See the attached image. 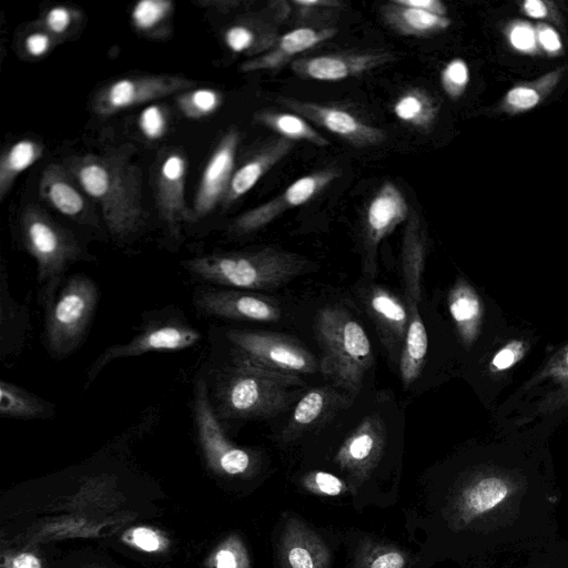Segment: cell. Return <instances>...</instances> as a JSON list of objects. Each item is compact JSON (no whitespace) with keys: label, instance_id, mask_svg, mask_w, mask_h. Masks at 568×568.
I'll return each mask as SVG.
<instances>
[{"label":"cell","instance_id":"cell-24","mask_svg":"<svg viewBox=\"0 0 568 568\" xmlns=\"http://www.w3.org/2000/svg\"><path fill=\"white\" fill-rule=\"evenodd\" d=\"M280 552L282 568H325L329 560L322 540L296 520L287 523Z\"/></svg>","mask_w":568,"mask_h":568},{"label":"cell","instance_id":"cell-37","mask_svg":"<svg viewBox=\"0 0 568 568\" xmlns=\"http://www.w3.org/2000/svg\"><path fill=\"white\" fill-rule=\"evenodd\" d=\"M222 103V95L213 89H191L176 97V104L184 116L201 119L214 113Z\"/></svg>","mask_w":568,"mask_h":568},{"label":"cell","instance_id":"cell-45","mask_svg":"<svg viewBox=\"0 0 568 568\" xmlns=\"http://www.w3.org/2000/svg\"><path fill=\"white\" fill-rule=\"evenodd\" d=\"M306 486L328 496L339 495L345 486L336 476L325 473L316 471L306 478Z\"/></svg>","mask_w":568,"mask_h":568},{"label":"cell","instance_id":"cell-9","mask_svg":"<svg viewBox=\"0 0 568 568\" xmlns=\"http://www.w3.org/2000/svg\"><path fill=\"white\" fill-rule=\"evenodd\" d=\"M200 339V331L189 324L181 322L153 324L126 343L110 346L100 354L88 371L85 386L113 361L151 352L181 351L195 345Z\"/></svg>","mask_w":568,"mask_h":568},{"label":"cell","instance_id":"cell-2","mask_svg":"<svg viewBox=\"0 0 568 568\" xmlns=\"http://www.w3.org/2000/svg\"><path fill=\"white\" fill-rule=\"evenodd\" d=\"M302 386L298 375L270 371L236 354L215 384L213 408L219 419L270 417L288 407Z\"/></svg>","mask_w":568,"mask_h":568},{"label":"cell","instance_id":"cell-21","mask_svg":"<svg viewBox=\"0 0 568 568\" xmlns=\"http://www.w3.org/2000/svg\"><path fill=\"white\" fill-rule=\"evenodd\" d=\"M366 307L376 323L383 342L389 352L397 355L403 348L408 328V308L396 295L381 286L369 291Z\"/></svg>","mask_w":568,"mask_h":568},{"label":"cell","instance_id":"cell-28","mask_svg":"<svg viewBox=\"0 0 568 568\" xmlns=\"http://www.w3.org/2000/svg\"><path fill=\"white\" fill-rule=\"evenodd\" d=\"M566 70L567 65H560L532 81L511 87L495 110L514 115L535 109L556 89Z\"/></svg>","mask_w":568,"mask_h":568},{"label":"cell","instance_id":"cell-8","mask_svg":"<svg viewBox=\"0 0 568 568\" xmlns=\"http://www.w3.org/2000/svg\"><path fill=\"white\" fill-rule=\"evenodd\" d=\"M195 85L192 79L172 74L122 78L95 94L93 110L98 115L110 116L131 106L180 94Z\"/></svg>","mask_w":568,"mask_h":568},{"label":"cell","instance_id":"cell-17","mask_svg":"<svg viewBox=\"0 0 568 568\" xmlns=\"http://www.w3.org/2000/svg\"><path fill=\"white\" fill-rule=\"evenodd\" d=\"M516 491V483L504 474L478 475L457 496L458 517L464 524H469L505 506Z\"/></svg>","mask_w":568,"mask_h":568},{"label":"cell","instance_id":"cell-15","mask_svg":"<svg viewBox=\"0 0 568 568\" xmlns=\"http://www.w3.org/2000/svg\"><path fill=\"white\" fill-rule=\"evenodd\" d=\"M196 307L211 316L251 321L275 322L282 311L271 297L243 290H201L194 296Z\"/></svg>","mask_w":568,"mask_h":568},{"label":"cell","instance_id":"cell-16","mask_svg":"<svg viewBox=\"0 0 568 568\" xmlns=\"http://www.w3.org/2000/svg\"><path fill=\"white\" fill-rule=\"evenodd\" d=\"M395 59L396 55L389 51L329 53L295 59L291 62V69L303 79L341 81L361 75Z\"/></svg>","mask_w":568,"mask_h":568},{"label":"cell","instance_id":"cell-10","mask_svg":"<svg viewBox=\"0 0 568 568\" xmlns=\"http://www.w3.org/2000/svg\"><path fill=\"white\" fill-rule=\"evenodd\" d=\"M339 175L337 168H325L300 178L276 197L240 215L231 225V232L242 235L260 230L286 210L308 202Z\"/></svg>","mask_w":568,"mask_h":568},{"label":"cell","instance_id":"cell-7","mask_svg":"<svg viewBox=\"0 0 568 568\" xmlns=\"http://www.w3.org/2000/svg\"><path fill=\"white\" fill-rule=\"evenodd\" d=\"M226 337L236 354L273 372L298 375L312 374L320 364L297 341L272 332L230 329Z\"/></svg>","mask_w":568,"mask_h":568},{"label":"cell","instance_id":"cell-6","mask_svg":"<svg viewBox=\"0 0 568 568\" xmlns=\"http://www.w3.org/2000/svg\"><path fill=\"white\" fill-rule=\"evenodd\" d=\"M99 290L85 275H74L59 291L47 310L45 343L54 358L71 355L83 342L91 324Z\"/></svg>","mask_w":568,"mask_h":568},{"label":"cell","instance_id":"cell-26","mask_svg":"<svg viewBox=\"0 0 568 568\" xmlns=\"http://www.w3.org/2000/svg\"><path fill=\"white\" fill-rule=\"evenodd\" d=\"M426 256L425 232L417 214L410 213L405 227L402 247V272L406 301L419 304L422 276Z\"/></svg>","mask_w":568,"mask_h":568},{"label":"cell","instance_id":"cell-11","mask_svg":"<svg viewBox=\"0 0 568 568\" xmlns=\"http://www.w3.org/2000/svg\"><path fill=\"white\" fill-rule=\"evenodd\" d=\"M194 424L199 438L209 457L230 475L244 473L250 465V455L233 446L224 436L220 419L209 398L205 379L199 378L193 397Z\"/></svg>","mask_w":568,"mask_h":568},{"label":"cell","instance_id":"cell-36","mask_svg":"<svg viewBox=\"0 0 568 568\" xmlns=\"http://www.w3.org/2000/svg\"><path fill=\"white\" fill-rule=\"evenodd\" d=\"M10 320V323L1 327L2 356L11 353L22 341L27 328L26 313L12 300L7 287L6 275H1V320ZM7 322V321H1Z\"/></svg>","mask_w":568,"mask_h":568},{"label":"cell","instance_id":"cell-40","mask_svg":"<svg viewBox=\"0 0 568 568\" xmlns=\"http://www.w3.org/2000/svg\"><path fill=\"white\" fill-rule=\"evenodd\" d=\"M510 45L523 53L535 54L538 52L536 29L525 21H513L505 30Z\"/></svg>","mask_w":568,"mask_h":568},{"label":"cell","instance_id":"cell-35","mask_svg":"<svg viewBox=\"0 0 568 568\" xmlns=\"http://www.w3.org/2000/svg\"><path fill=\"white\" fill-rule=\"evenodd\" d=\"M254 118L260 124L288 140L306 141L317 146L329 144L328 140L311 126L306 119L296 113L261 111L255 113Z\"/></svg>","mask_w":568,"mask_h":568},{"label":"cell","instance_id":"cell-27","mask_svg":"<svg viewBox=\"0 0 568 568\" xmlns=\"http://www.w3.org/2000/svg\"><path fill=\"white\" fill-rule=\"evenodd\" d=\"M381 13L388 27L399 34L409 37H429L446 30L452 23L447 16L407 7L397 0L384 4Z\"/></svg>","mask_w":568,"mask_h":568},{"label":"cell","instance_id":"cell-44","mask_svg":"<svg viewBox=\"0 0 568 568\" xmlns=\"http://www.w3.org/2000/svg\"><path fill=\"white\" fill-rule=\"evenodd\" d=\"M139 126L148 139L161 138L166 129V118L163 110L158 105L144 109L139 118Z\"/></svg>","mask_w":568,"mask_h":568},{"label":"cell","instance_id":"cell-52","mask_svg":"<svg viewBox=\"0 0 568 568\" xmlns=\"http://www.w3.org/2000/svg\"><path fill=\"white\" fill-rule=\"evenodd\" d=\"M13 568H41L39 560L31 554H21L13 561Z\"/></svg>","mask_w":568,"mask_h":568},{"label":"cell","instance_id":"cell-54","mask_svg":"<svg viewBox=\"0 0 568 568\" xmlns=\"http://www.w3.org/2000/svg\"><path fill=\"white\" fill-rule=\"evenodd\" d=\"M564 359H565L564 361V371H565V373H568V349H567V352L565 354Z\"/></svg>","mask_w":568,"mask_h":568},{"label":"cell","instance_id":"cell-43","mask_svg":"<svg viewBox=\"0 0 568 568\" xmlns=\"http://www.w3.org/2000/svg\"><path fill=\"white\" fill-rule=\"evenodd\" d=\"M520 11L534 19H541L562 27L564 19L555 2L546 0H525L519 3Z\"/></svg>","mask_w":568,"mask_h":568},{"label":"cell","instance_id":"cell-22","mask_svg":"<svg viewBox=\"0 0 568 568\" xmlns=\"http://www.w3.org/2000/svg\"><path fill=\"white\" fill-rule=\"evenodd\" d=\"M293 148L294 142L286 138L268 139L257 152L234 171L222 204L229 206L242 197Z\"/></svg>","mask_w":568,"mask_h":568},{"label":"cell","instance_id":"cell-1","mask_svg":"<svg viewBox=\"0 0 568 568\" xmlns=\"http://www.w3.org/2000/svg\"><path fill=\"white\" fill-rule=\"evenodd\" d=\"M64 166L81 190L100 205L114 239H129L142 229L148 212L142 200L140 172L123 151L72 156Z\"/></svg>","mask_w":568,"mask_h":568},{"label":"cell","instance_id":"cell-51","mask_svg":"<svg viewBox=\"0 0 568 568\" xmlns=\"http://www.w3.org/2000/svg\"><path fill=\"white\" fill-rule=\"evenodd\" d=\"M216 568H237L236 557L229 549L220 550L216 555Z\"/></svg>","mask_w":568,"mask_h":568},{"label":"cell","instance_id":"cell-13","mask_svg":"<svg viewBox=\"0 0 568 568\" xmlns=\"http://www.w3.org/2000/svg\"><path fill=\"white\" fill-rule=\"evenodd\" d=\"M405 196L390 181L382 184L369 201L364 221V265L368 274L376 268L379 243L409 217Z\"/></svg>","mask_w":568,"mask_h":568},{"label":"cell","instance_id":"cell-18","mask_svg":"<svg viewBox=\"0 0 568 568\" xmlns=\"http://www.w3.org/2000/svg\"><path fill=\"white\" fill-rule=\"evenodd\" d=\"M186 160L180 152L168 154L156 173V205L170 232L179 236L181 225L189 220L185 207Z\"/></svg>","mask_w":568,"mask_h":568},{"label":"cell","instance_id":"cell-38","mask_svg":"<svg viewBox=\"0 0 568 568\" xmlns=\"http://www.w3.org/2000/svg\"><path fill=\"white\" fill-rule=\"evenodd\" d=\"M173 9L168 0H142L132 9L133 26L141 31H150L161 24Z\"/></svg>","mask_w":568,"mask_h":568},{"label":"cell","instance_id":"cell-33","mask_svg":"<svg viewBox=\"0 0 568 568\" xmlns=\"http://www.w3.org/2000/svg\"><path fill=\"white\" fill-rule=\"evenodd\" d=\"M448 307L462 339L470 344L477 335L481 317L479 297L470 286L460 282L449 293Z\"/></svg>","mask_w":568,"mask_h":568},{"label":"cell","instance_id":"cell-41","mask_svg":"<svg viewBox=\"0 0 568 568\" xmlns=\"http://www.w3.org/2000/svg\"><path fill=\"white\" fill-rule=\"evenodd\" d=\"M406 557L400 550L388 547H374L366 552L359 568H405Z\"/></svg>","mask_w":568,"mask_h":568},{"label":"cell","instance_id":"cell-39","mask_svg":"<svg viewBox=\"0 0 568 568\" xmlns=\"http://www.w3.org/2000/svg\"><path fill=\"white\" fill-rule=\"evenodd\" d=\"M469 68L462 58H454L440 72V84L452 100H458L469 83Z\"/></svg>","mask_w":568,"mask_h":568},{"label":"cell","instance_id":"cell-46","mask_svg":"<svg viewBox=\"0 0 568 568\" xmlns=\"http://www.w3.org/2000/svg\"><path fill=\"white\" fill-rule=\"evenodd\" d=\"M537 42L547 55H558L562 52V42L558 32L547 23L536 26Z\"/></svg>","mask_w":568,"mask_h":568},{"label":"cell","instance_id":"cell-4","mask_svg":"<svg viewBox=\"0 0 568 568\" xmlns=\"http://www.w3.org/2000/svg\"><path fill=\"white\" fill-rule=\"evenodd\" d=\"M322 373L336 386L356 395L373 362L369 338L355 317L341 306L320 311L315 323Z\"/></svg>","mask_w":568,"mask_h":568},{"label":"cell","instance_id":"cell-49","mask_svg":"<svg viewBox=\"0 0 568 568\" xmlns=\"http://www.w3.org/2000/svg\"><path fill=\"white\" fill-rule=\"evenodd\" d=\"M133 542L146 551H154L160 546L158 536L148 528H136L133 534Z\"/></svg>","mask_w":568,"mask_h":568},{"label":"cell","instance_id":"cell-32","mask_svg":"<svg viewBox=\"0 0 568 568\" xmlns=\"http://www.w3.org/2000/svg\"><path fill=\"white\" fill-rule=\"evenodd\" d=\"M438 110L437 101L417 88L403 92L393 104V112L398 120L424 132L433 126Z\"/></svg>","mask_w":568,"mask_h":568},{"label":"cell","instance_id":"cell-23","mask_svg":"<svg viewBox=\"0 0 568 568\" xmlns=\"http://www.w3.org/2000/svg\"><path fill=\"white\" fill-rule=\"evenodd\" d=\"M80 189L64 165L51 163L41 173V199L61 214L82 221L87 219V201Z\"/></svg>","mask_w":568,"mask_h":568},{"label":"cell","instance_id":"cell-5","mask_svg":"<svg viewBox=\"0 0 568 568\" xmlns=\"http://www.w3.org/2000/svg\"><path fill=\"white\" fill-rule=\"evenodd\" d=\"M22 242L37 262L39 301L47 311L55 300L68 267L84 258L77 237L36 206L21 216Z\"/></svg>","mask_w":568,"mask_h":568},{"label":"cell","instance_id":"cell-42","mask_svg":"<svg viewBox=\"0 0 568 568\" xmlns=\"http://www.w3.org/2000/svg\"><path fill=\"white\" fill-rule=\"evenodd\" d=\"M74 17L75 12L73 9L64 6H55L44 13L41 24L43 30L53 37H59L68 31Z\"/></svg>","mask_w":568,"mask_h":568},{"label":"cell","instance_id":"cell-34","mask_svg":"<svg viewBox=\"0 0 568 568\" xmlns=\"http://www.w3.org/2000/svg\"><path fill=\"white\" fill-rule=\"evenodd\" d=\"M43 154L42 145L31 139L13 143L0 159V200L11 190L16 179Z\"/></svg>","mask_w":568,"mask_h":568},{"label":"cell","instance_id":"cell-19","mask_svg":"<svg viewBox=\"0 0 568 568\" xmlns=\"http://www.w3.org/2000/svg\"><path fill=\"white\" fill-rule=\"evenodd\" d=\"M385 438V428L379 416H366L343 443L336 460L349 473L364 476L381 458Z\"/></svg>","mask_w":568,"mask_h":568},{"label":"cell","instance_id":"cell-50","mask_svg":"<svg viewBox=\"0 0 568 568\" xmlns=\"http://www.w3.org/2000/svg\"><path fill=\"white\" fill-rule=\"evenodd\" d=\"M399 3L419 9L426 12H430L437 16L447 14V7L439 0H397Z\"/></svg>","mask_w":568,"mask_h":568},{"label":"cell","instance_id":"cell-3","mask_svg":"<svg viewBox=\"0 0 568 568\" xmlns=\"http://www.w3.org/2000/svg\"><path fill=\"white\" fill-rule=\"evenodd\" d=\"M185 270L204 282L243 291H271L304 274L306 258L278 248L213 253L182 262Z\"/></svg>","mask_w":568,"mask_h":568},{"label":"cell","instance_id":"cell-29","mask_svg":"<svg viewBox=\"0 0 568 568\" xmlns=\"http://www.w3.org/2000/svg\"><path fill=\"white\" fill-rule=\"evenodd\" d=\"M223 40L235 53L263 54L271 50L278 38L270 24L258 18H242L229 26Z\"/></svg>","mask_w":568,"mask_h":568},{"label":"cell","instance_id":"cell-25","mask_svg":"<svg viewBox=\"0 0 568 568\" xmlns=\"http://www.w3.org/2000/svg\"><path fill=\"white\" fill-rule=\"evenodd\" d=\"M349 400L331 387H316L308 390L296 404L291 419L283 430V438L291 440L311 426L325 419Z\"/></svg>","mask_w":568,"mask_h":568},{"label":"cell","instance_id":"cell-20","mask_svg":"<svg viewBox=\"0 0 568 568\" xmlns=\"http://www.w3.org/2000/svg\"><path fill=\"white\" fill-rule=\"evenodd\" d=\"M336 33L337 29L334 27L294 29L278 38L267 52L244 61L240 69L242 72L276 70L288 63L294 55L333 38Z\"/></svg>","mask_w":568,"mask_h":568},{"label":"cell","instance_id":"cell-12","mask_svg":"<svg viewBox=\"0 0 568 568\" xmlns=\"http://www.w3.org/2000/svg\"><path fill=\"white\" fill-rule=\"evenodd\" d=\"M240 132L229 130L219 141L202 172L193 200L189 220L209 215L219 203H223L234 173Z\"/></svg>","mask_w":568,"mask_h":568},{"label":"cell","instance_id":"cell-14","mask_svg":"<svg viewBox=\"0 0 568 568\" xmlns=\"http://www.w3.org/2000/svg\"><path fill=\"white\" fill-rule=\"evenodd\" d=\"M277 101L353 146H373L383 143L386 139L385 131L367 124L344 109L290 98H280Z\"/></svg>","mask_w":568,"mask_h":568},{"label":"cell","instance_id":"cell-31","mask_svg":"<svg viewBox=\"0 0 568 568\" xmlns=\"http://www.w3.org/2000/svg\"><path fill=\"white\" fill-rule=\"evenodd\" d=\"M53 407L37 395L12 383H0V415L4 418L37 419L52 416Z\"/></svg>","mask_w":568,"mask_h":568},{"label":"cell","instance_id":"cell-47","mask_svg":"<svg viewBox=\"0 0 568 568\" xmlns=\"http://www.w3.org/2000/svg\"><path fill=\"white\" fill-rule=\"evenodd\" d=\"M53 42L52 34L45 30H40L27 36L24 49L31 57L39 58L49 52Z\"/></svg>","mask_w":568,"mask_h":568},{"label":"cell","instance_id":"cell-30","mask_svg":"<svg viewBox=\"0 0 568 568\" xmlns=\"http://www.w3.org/2000/svg\"><path fill=\"white\" fill-rule=\"evenodd\" d=\"M407 305L409 322L399 357L400 377L405 387L418 378L428 347L427 332L418 313V305L410 301H407Z\"/></svg>","mask_w":568,"mask_h":568},{"label":"cell","instance_id":"cell-53","mask_svg":"<svg viewBox=\"0 0 568 568\" xmlns=\"http://www.w3.org/2000/svg\"><path fill=\"white\" fill-rule=\"evenodd\" d=\"M294 4L301 7L302 9H313L314 7H334L341 6L337 1H322V0H295Z\"/></svg>","mask_w":568,"mask_h":568},{"label":"cell","instance_id":"cell-48","mask_svg":"<svg viewBox=\"0 0 568 568\" xmlns=\"http://www.w3.org/2000/svg\"><path fill=\"white\" fill-rule=\"evenodd\" d=\"M523 349L524 346L520 342H511L494 356L491 367L496 371L509 368L523 356Z\"/></svg>","mask_w":568,"mask_h":568}]
</instances>
